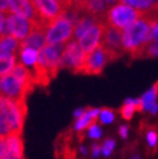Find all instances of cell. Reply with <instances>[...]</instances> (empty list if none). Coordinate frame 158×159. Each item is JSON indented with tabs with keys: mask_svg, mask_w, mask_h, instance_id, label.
<instances>
[{
	"mask_svg": "<svg viewBox=\"0 0 158 159\" xmlns=\"http://www.w3.org/2000/svg\"><path fill=\"white\" fill-rule=\"evenodd\" d=\"M157 20L158 17L152 12H145L137 21L123 30V49L132 60L141 58Z\"/></svg>",
	"mask_w": 158,
	"mask_h": 159,
	"instance_id": "1",
	"label": "cell"
},
{
	"mask_svg": "<svg viewBox=\"0 0 158 159\" xmlns=\"http://www.w3.org/2000/svg\"><path fill=\"white\" fill-rule=\"evenodd\" d=\"M26 114V100L0 98V136L7 137L13 133L22 134Z\"/></svg>",
	"mask_w": 158,
	"mask_h": 159,
	"instance_id": "2",
	"label": "cell"
},
{
	"mask_svg": "<svg viewBox=\"0 0 158 159\" xmlns=\"http://www.w3.org/2000/svg\"><path fill=\"white\" fill-rule=\"evenodd\" d=\"M35 82L23 80L13 73L0 78V96L11 100H26L27 94L34 89Z\"/></svg>",
	"mask_w": 158,
	"mask_h": 159,
	"instance_id": "3",
	"label": "cell"
},
{
	"mask_svg": "<svg viewBox=\"0 0 158 159\" xmlns=\"http://www.w3.org/2000/svg\"><path fill=\"white\" fill-rule=\"evenodd\" d=\"M143 14L144 13L141 11H137L130 5L118 3L117 5H113L108 9L105 14V23L115 29L124 30L135 21H137Z\"/></svg>",
	"mask_w": 158,
	"mask_h": 159,
	"instance_id": "4",
	"label": "cell"
},
{
	"mask_svg": "<svg viewBox=\"0 0 158 159\" xmlns=\"http://www.w3.org/2000/svg\"><path fill=\"white\" fill-rule=\"evenodd\" d=\"M74 34V23L64 14L51 21L45 27L47 44H65L72 40Z\"/></svg>",
	"mask_w": 158,
	"mask_h": 159,
	"instance_id": "5",
	"label": "cell"
},
{
	"mask_svg": "<svg viewBox=\"0 0 158 159\" xmlns=\"http://www.w3.org/2000/svg\"><path fill=\"white\" fill-rule=\"evenodd\" d=\"M87 53L75 39H72L65 44V49L62 52L61 69H69L74 74H83Z\"/></svg>",
	"mask_w": 158,
	"mask_h": 159,
	"instance_id": "6",
	"label": "cell"
},
{
	"mask_svg": "<svg viewBox=\"0 0 158 159\" xmlns=\"http://www.w3.org/2000/svg\"><path fill=\"white\" fill-rule=\"evenodd\" d=\"M118 60L113 53H110L102 45H99L92 52L87 53L86 63L83 69L84 75H100L105 69L106 63Z\"/></svg>",
	"mask_w": 158,
	"mask_h": 159,
	"instance_id": "7",
	"label": "cell"
},
{
	"mask_svg": "<svg viewBox=\"0 0 158 159\" xmlns=\"http://www.w3.org/2000/svg\"><path fill=\"white\" fill-rule=\"evenodd\" d=\"M38 25V22H34L23 16L14 14V13H7V21H5V34L12 35L17 40L22 42L34 27Z\"/></svg>",
	"mask_w": 158,
	"mask_h": 159,
	"instance_id": "8",
	"label": "cell"
},
{
	"mask_svg": "<svg viewBox=\"0 0 158 159\" xmlns=\"http://www.w3.org/2000/svg\"><path fill=\"white\" fill-rule=\"evenodd\" d=\"M31 2L35 7L39 21L45 26L65 13V8L57 0H31Z\"/></svg>",
	"mask_w": 158,
	"mask_h": 159,
	"instance_id": "9",
	"label": "cell"
},
{
	"mask_svg": "<svg viewBox=\"0 0 158 159\" xmlns=\"http://www.w3.org/2000/svg\"><path fill=\"white\" fill-rule=\"evenodd\" d=\"M100 45H102L110 53H113L117 58H121L126 53L123 49V30L105 25Z\"/></svg>",
	"mask_w": 158,
	"mask_h": 159,
	"instance_id": "10",
	"label": "cell"
},
{
	"mask_svg": "<svg viewBox=\"0 0 158 159\" xmlns=\"http://www.w3.org/2000/svg\"><path fill=\"white\" fill-rule=\"evenodd\" d=\"M105 21H100L96 25H93L87 33L78 39L79 45L82 47V49L86 53L92 52L95 48H97L101 43V38H102V33H104L105 29Z\"/></svg>",
	"mask_w": 158,
	"mask_h": 159,
	"instance_id": "11",
	"label": "cell"
},
{
	"mask_svg": "<svg viewBox=\"0 0 158 159\" xmlns=\"http://www.w3.org/2000/svg\"><path fill=\"white\" fill-rule=\"evenodd\" d=\"M73 7L82 13L91 14L105 21V14L109 9V3L106 0H82L81 3L74 4Z\"/></svg>",
	"mask_w": 158,
	"mask_h": 159,
	"instance_id": "12",
	"label": "cell"
},
{
	"mask_svg": "<svg viewBox=\"0 0 158 159\" xmlns=\"http://www.w3.org/2000/svg\"><path fill=\"white\" fill-rule=\"evenodd\" d=\"M23 140L22 134L13 133L5 137L4 153L2 159H23Z\"/></svg>",
	"mask_w": 158,
	"mask_h": 159,
	"instance_id": "13",
	"label": "cell"
},
{
	"mask_svg": "<svg viewBox=\"0 0 158 159\" xmlns=\"http://www.w3.org/2000/svg\"><path fill=\"white\" fill-rule=\"evenodd\" d=\"M9 13L20 14L31 21H34V22L42 23L39 21L38 13H36L35 7L31 0H9Z\"/></svg>",
	"mask_w": 158,
	"mask_h": 159,
	"instance_id": "14",
	"label": "cell"
},
{
	"mask_svg": "<svg viewBox=\"0 0 158 159\" xmlns=\"http://www.w3.org/2000/svg\"><path fill=\"white\" fill-rule=\"evenodd\" d=\"M45 27H47L45 25L38 23V25L34 27V30L21 42V47H25V48H33L35 51H40L47 44Z\"/></svg>",
	"mask_w": 158,
	"mask_h": 159,
	"instance_id": "15",
	"label": "cell"
},
{
	"mask_svg": "<svg viewBox=\"0 0 158 159\" xmlns=\"http://www.w3.org/2000/svg\"><path fill=\"white\" fill-rule=\"evenodd\" d=\"M100 114L99 109H93V107H87L84 110L83 115L77 118V122L74 124V129L77 133H82L84 129H88L90 127L95 123H97V116Z\"/></svg>",
	"mask_w": 158,
	"mask_h": 159,
	"instance_id": "16",
	"label": "cell"
},
{
	"mask_svg": "<svg viewBox=\"0 0 158 159\" xmlns=\"http://www.w3.org/2000/svg\"><path fill=\"white\" fill-rule=\"evenodd\" d=\"M100 21H104V20H101V18L95 17V16H91V14L84 13L82 17L79 18V21L75 23L73 38L75 39V40H78V39L81 38V36H83L93 25H96V23H99Z\"/></svg>",
	"mask_w": 158,
	"mask_h": 159,
	"instance_id": "17",
	"label": "cell"
},
{
	"mask_svg": "<svg viewBox=\"0 0 158 159\" xmlns=\"http://www.w3.org/2000/svg\"><path fill=\"white\" fill-rule=\"evenodd\" d=\"M38 57H39V51H35L33 48H25V47H20L18 51V58L20 63H22L25 67H27L31 73L38 65Z\"/></svg>",
	"mask_w": 158,
	"mask_h": 159,
	"instance_id": "18",
	"label": "cell"
},
{
	"mask_svg": "<svg viewBox=\"0 0 158 159\" xmlns=\"http://www.w3.org/2000/svg\"><path fill=\"white\" fill-rule=\"evenodd\" d=\"M21 42L17 40L12 35L4 34L0 36V56H7V54H17L20 51Z\"/></svg>",
	"mask_w": 158,
	"mask_h": 159,
	"instance_id": "19",
	"label": "cell"
},
{
	"mask_svg": "<svg viewBox=\"0 0 158 159\" xmlns=\"http://www.w3.org/2000/svg\"><path fill=\"white\" fill-rule=\"evenodd\" d=\"M135 111H144L143 110V105H141V100H126L123 106L121 107L119 113H121V116L124 119V120H130L132 119Z\"/></svg>",
	"mask_w": 158,
	"mask_h": 159,
	"instance_id": "20",
	"label": "cell"
},
{
	"mask_svg": "<svg viewBox=\"0 0 158 159\" xmlns=\"http://www.w3.org/2000/svg\"><path fill=\"white\" fill-rule=\"evenodd\" d=\"M17 54L0 56V78L11 74L14 66L17 65Z\"/></svg>",
	"mask_w": 158,
	"mask_h": 159,
	"instance_id": "21",
	"label": "cell"
},
{
	"mask_svg": "<svg viewBox=\"0 0 158 159\" xmlns=\"http://www.w3.org/2000/svg\"><path fill=\"white\" fill-rule=\"evenodd\" d=\"M118 2L122 4H126V5H130L137 11H141L143 13L151 12L156 4L153 0H118Z\"/></svg>",
	"mask_w": 158,
	"mask_h": 159,
	"instance_id": "22",
	"label": "cell"
},
{
	"mask_svg": "<svg viewBox=\"0 0 158 159\" xmlns=\"http://www.w3.org/2000/svg\"><path fill=\"white\" fill-rule=\"evenodd\" d=\"M157 97H158V82L140 98L141 105H143V110L149 111V109H151L154 104H157Z\"/></svg>",
	"mask_w": 158,
	"mask_h": 159,
	"instance_id": "23",
	"label": "cell"
},
{
	"mask_svg": "<svg viewBox=\"0 0 158 159\" xmlns=\"http://www.w3.org/2000/svg\"><path fill=\"white\" fill-rule=\"evenodd\" d=\"M99 118H100V123L102 124H109L114 120L115 118V114L112 109H108V107H104L100 110V114H99Z\"/></svg>",
	"mask_w": 158,
	"mask_h": 159,
	"instance_id": "24",
	"label": "cell"
},
{
	"mask_svg": "<svg viewBox=\"0 0 158 159\" xmlns=\"http://www.w3.org/2000/svg\"><path fill=\"white\" fill-rule=\"evenodd\" d=\"M158 57V43H149L143 52L141 58H154Z\"/></svg>",
	"mask_w": 158,
	"mask_h": 159,
	"instance_id": "25",
	"label": "cell"
},
{
	"mask_svg": "<svg viewBox=\"0 0 158 159\" xmlns=\"http://www.w3.org/2000/svg\"><path fill=\"white\" fill-rule=\"evenodd\" d=\"M146 141L149 148H152L153 150H156L157 148V142H158V133L154 128H149L146 132Z\"/></svg>",
	"mask_w": 158,
	"mask_h": 159,
	"instance_id": "26",
	"label": "cell"
},
{
	"mask_svg": "<svg viewBox=\"0 0 158 159\" xmlns=\"http://www.w3.org/2000/svg\"><path fill=\"white\" fill-rule=\"evenodd\" d=\"M114 146H115V141L113 139H108L104 141V144H102L101 146V152L102 154H104L105 157H109L110 154L113 153V150H114Z\"/></svg>",
	"mask_w": 158,
	"mask_h": 159,
	"instance_id": "27",
	"label": "cell"
},
{
	"mask_svg": "<svg viewBox=\"0 0 158 159\" xmlns=\"http://www.w3.org/2000/svg\"><path fill=\"white\" fill-rule=\"evenodd\" d=\"M101 134H102V131H101V128H100V125H97V123L92 124L90 128H88V137H90V139L97 140V139L101 137Z\"/></svg>",
	"mask_w": 158,
	"mask_h": 159,
	"instance_id": "28",
	"label": "cell"
},
{
	"mask_svg": "<svg viewBox=\"0 0 158 159\" xmlns=\"http://www.w3.org/2000/svg\"><path fill=\"white\" fill-rule=\"evenodd\" d=\"M149 43H158V20H157V22L154 23V26L152 29L151 38H149Z\"/></svg>",
	"mask_w": 158,
	"mask_h": 159,
	"instance_id": "29",
	"label": "cell"
},
{
	"mask_svg": "<svg viewBox=\"0 0 158 159\" xmlns=\"http://www.w3.org/2000/svg\"><path fill=\"white\" fill-rule=\"evenodd\" d=\"M5 21H7V14L0 12V36L5 34Z\"/></svg>",
	"mask_w": 158,
	"mask_h": 159,
	"instance_id": "30",
	"label": "cell"
},
{
	"mask_svg": "<svg viewBox=\"0 0 158 159\" xmlns=\"http://www.w3.org/2000/svg\"><path fill=\"white\" fill-rule=\"evenodd\" d=\"M0 12L9 13V0H0Z\"/></svg>",
	"mask_w": 158,
	"mask_h": 159,
	"instance_id": "31",
	"label": "cell"
},
{
	"mask_svg": "<svg viewBox=\"0 0 158 159\" xmlns=\"http://www.w3.org/2000/svg\"><path fill=\"white\" fill-rule=\"evenodd\" d=\"M100 152H101V146L99 144H93L92 145V154L95 158H97L100 155Z\"/></svg>",
	"mask_w": 158,
	"mask_h": 159,
	"instance_id": "32",
	"label": "cell"
},
{
	"mask_svg": "<svg viewBox=\"0 0 158 159\" xmlns=\"http://www.w3.org/2000/svg\"><path fill=\"white\" fill-rule=\"evenodd\" d=\"M127 133H128V127L127 125H122L119 128V134L122 139H126L127 137Z\"/></svg>",
	"mask_w": 158,
	"mask_h": 159,
	"instance_id": "33",
	"label": "cell"
},
{
	"mask_svg": "<svg viewBox=\"0 0 158 159\" xmlns=\"http://www.w3.org/2000/svg\"><path fill=\"white\" fill-rule=\"evenodd\" d=\"M4 145H5V137L0 136V159L3 158V153H4Z\"/></svg>",
	"mask_w": 158,
	"mask_h": 159,
	"instance_id": "34",
	"label": "cell"
},
{
	"mask_svg": "<svg viewBox=\"0 0 158 159\" xmlns=\"http://www.w3.org/2000/svg\"><path fill=\"white\" fill-rule=\"evenodd\" d=\"M84 110H86V109H78V110H75V111H74V116H75V118H79L81 115H83Z\"/></svg>",
	"mask_w": 158,
	"mask_h": 159,
	"instance_id": "35",
	"label": "cell"
},
{
	"mask_svg": "<svg viewBox=\"0 0 158 159\" xmlns=\"http://www.w3.org/2000/svg\"><path fill=\"white\" fill-rule=\"evenodd\" d=\"M151 12H152V13H153L154 16H157V17H158V3H157V4H154V7H153V9H152Z\"/></svg>",
	"mask_w": 158,
	"mask_h": 159,
	"instance_id": "36",
	"label": "cell"
},
{
	"mask_svg": "<svg viewBox=\"0 0 158 159\" xmlns=\"http://www.w3.org/2000/svg\"><path fill=\"white\" fill-rule=\"evenodd\" d=\"M81 2H82V0H74V4H78V3H81ZM74 4H73V5H74Z\"/></svg>",
	"mask_w": 158,
	"mask_h": 159,
	"instance_id": "37",
	"label": "cell"
},
{
	"mask_svg": "<svg viewBox=\"0 0 158 159\" xmlns=\"http://www.w3.org/2000/svg\"><path fill=\"white\" fill-rule=\"evenodd\" d=\"M108 3H113V2H115V0H106Z\"/></svg>",
	"mask_w": 158,
	"mask_h": 159,
	"instance_id": "38",
	"label": "cell"
},
{
	"mask_svg": "<svg viewBox=\"0 0 158 159\" xmlns=\"http://www.w3.org/2000/svg\"><path fill=\"white\" fill-rule=\"evenodd\" d=\"M153 2H154V3H156V4H157V3H158V0H153Z\"/></svg>",
	"mask_w": 158,
	"mask_h": 159,
	"instance_id": "39",
	"label": "cell"
},
{
	"mask_svg": "<svg viewBox=\"0 0 158 159\" xmlns=\"http://www.w3.org/2000/svg\"><path fill=\"white\" fill-rule=\"evenodd\" d=\"M72 2H73V3H74V0H72Z\"/></svg>",
	"mask_w": 158,
	"mask_h": 159,
	"instance_id": "40",
	"label": "cell"
},
{
	"mask_svg": "<svg viewBox=\"0 0 158 159\" xmlns=\"http://www.w3.org/2000/svg\"><path fill=\"white\" fill-rule=\"evenodd\" d=\"M0 98H2V97H0Z\"/></svg>",
	"mask_w": 158,
	"mask_h": 159,
	"instance_id": "41",
	"label": "cell"
}]
</instances>
